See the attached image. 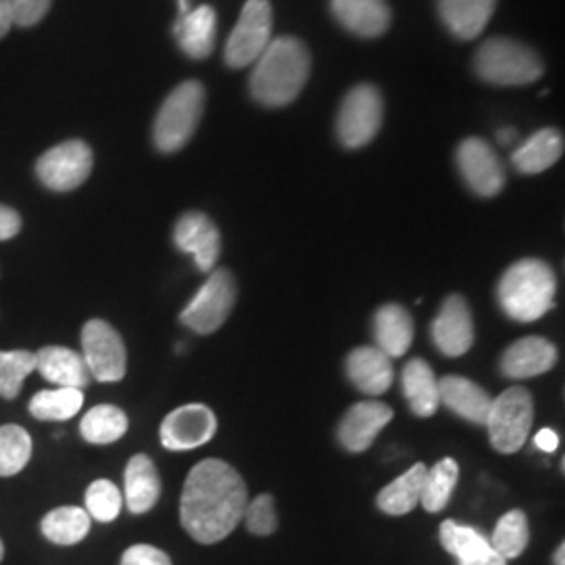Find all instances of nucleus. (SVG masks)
<instances>
[{
  "label": "nucleus",
  "mask_w": 565,
  "mask_h": 565,
  "mask_svg": "<svg viewBox=\"0 0 565 565\" xmlns=\"http://www.w3.org/2000/svg\"><path fill=\"white\" fill-rule=\"evenodd\" d=\"M51 4L53 0H7L13 25H20V28H32L41 23L51 11Z\"/></svg>",
  "instance_id": "58836bf2"
},
{
  "label": "nucleus",
  "mask_w": 565,
  "mask_h": 565,
  "mask_svg": "<svg viewBox=\"0 0 565 565\" xmlns=\"http://www.w3.org/2000/svg\"><path fill=\"white\" fill-rule=\"evenodd\" d=\"M174 36L191 60H205L216 44V11L207 4L191 9L174 21Z\"/></svg>",
  "instance_id": "b1692460"
},
{
  "label": "nucleus",
  "mask_w": 565,
  "mask_h": 565,
  "mask_svg": "<svg viewBox=\"0 0 565 565\" xmlns=\"http://www.w3.org/2000/svg\"><path fill=\"white\" fill-rule=\"evenodd\" d=\"M565 545L562 543V545L557 546V551H555V557H553V564L555 565H565Z\"/></svg>",
  "instance_id": "c03bdc74"
},
{
  "label": "nucleus",
  "mask_w": 565,
  "mask_h": 565,
  "mask_svg": "<svg viewBox=\"0 0 565 565\" xmlns=\"http://www.w3.org/2000/svg\"><path fill=\"white\" fill-rule=\"evenodd\" d=\"M41 530L55 545H78L90 532V515L82 507H57L42 518Z\"/></svg>",
  "instance_id": "c756f323"
},
{
  "label": "nucleus",
  "mask_w": 565,
  "mask_h": 565,
  "mask_svg": "<svg viewBox=\"0 0 565 565\" xmlns=\"http://www.w3.org/2000/svg\"><path fill=\"white\" fill-rule=\"evenodd\" d=\"M431 340L436 348L450 359L463 356L469 352L476 340V331L471 310L463 296L446 298L438 317L431 323Z\"/></svg>",
  "instance_id": "2eb2a0df"
},
{
  "label": "nucleus",
  "mask_w": 565,
  "mask_h": 565,
  "mask_svg": "<svg viewBox=\"0 0 565 565\" xmlns=\"http://www.w3.org/2000/svg\"><path fill=\"white\" fill-rule=\"evenodd\" d=\"M331 11L348 32L363 39L382 36L392 23L385 0H331Z\"/></svg>",
  "instance_id": "aec40b11"
},
{
  "label": "nucleus",
  "mask_w": 565,
  "mask_h": 565,
  "mask_svg": "<svg viewBox=\"0 0 565 565\" xmlns=\"http://www.w3.org/2000/svg\"><path fill=\"white\" fill-rule=\"evenodd\" d=\"M120 565H172V562L158 546L135 545L121 555Z\"/></svg>",
  "instance_id": "ea45409f"
},
{
  "label": "nucleus",
  "mask_w": 565,
  "mask_h": 565,
  "mask_svg": "<svg viewBox=\"0 0 565 565\" xmlns=\"http://www.w3.org/2000/svg\"><path fill=\"white\" fill-rule=\"evenodd\" d=\"M457 166L467 186L480 198H494L505 186V170L482 139H465L457 149Z\"/></svg>",
  "instance_id": "ddd939ff"
},
{
  "label": "nucleus",
  "mask_w": 565,
  "mask_h": 565,
  "mask_svg": "<svg viewBox=\"0 0 565 565\" xmlns=\"http://www.w3.org/2000/svg\"><path fill=\"white\" fill-rule=\"evenodd\" d=\"M237 282L226 268H216L210 273L207 281L186 303L181 312V323L200 335H210L223 327L224 321L235 308Z\"/></svg>",
  "instance_id": "0eeeda50"
},
{
  "label": "nucleus",
  "mask_w": 565,
  "mask_h": 565,
  "mask_svg": "<svg viewBox=\"0 0 565 565\" xmlns=\"http://www.w3.org/2000/svg\"><path fill=\"white\" fill-rule=\"evenodd\" d=\"M513 137H515V130H501L499 132V141L503 142V145L513 141Z\"/></svg>",
  "instance_id": "a18cd8bd"
},
{
  "label": "nucleus",
  "mask_w": 565,
  "mask_h": 565,
  "mask_svg": "<svg viewBox=\"0 0 565 565\" xmlns=\"http://www.w3.org/2000/svg\"><path fill=\"white\" fill-rule=\"evenodd\" d=\"M440 543L459 565H507L484 534L471 525L446 520L440 525Z\"/></svg>",
  "instance_id": "6ab92c4d"
},
{
  "label": "nucleus",
  "mask_w": 565,
  "mask_h": 565,
  "mask_svg": "<svg viewBox=\"0 0 565 565\" xmlns=\"http://www.w3.org/2000/svg\"><path fill=\"white\" fill-rule=\"evenodd\" d=\"M82 359L90 377L102 384H116L126 375V345L120 333L102 319L82 327Z\"/></svg>",
  "instance_id": "9b49d317"
},
{
  "label": "nucleus",
  "mask_w": 565,
  "mask_h": 565,
  "mask_svg": "<svg viewBox=\"0 0 565 565\" xmlns=\"http://www.w3.org/2000/svg\"><path fill=\"white\" fill-rule=\"evenodd\" d=\"M126 431H128V417L114 404L93 406L81 422L82 438L90 445L118 443Z\"/></svg>",
  "instance_id": "7c9ffc66"
},
{
  "label": "nucleus",
  "mask_w": 565,
  "mask_h": 565,
  "mask_svg": "<svg viewBox=\"0 0 565 565\" xmlns=\"http://www.w3.org/2000/svg\"><path fill=\"white\" fill-rule=\"evenodd\" d=\"M84 392L76 387L42 390L30 401V415L39 422H67L81 413Z\"/></svg>",
  "instance_id": "2f4dec72"
},
{
  "label": "nucleus",
  "mask_w": 565,
  "mask_h": 565,
  "mask_svg": "<svg viewBox=\"0 0 565 565\" xmlns=\"http://www.w3.org/2000/svg\"><path fill=\"white\" fill-rule=\"evenodd\" d=\"M345 373L352 385L366 396L385 394L394 384V366L377 345H363L348 354Z\"/></svg>",
  "instance_id": "f3484780"
},
{
  "label": "nucleus",
  "mask_w": 565,
  "mask_h": 565,
  "mask_svg": "<svg viewBox=\"0 0 565 565\" xmlns=\"http://www.w3.org/2000/svg\"><path fill=\"white\" fill-rule=\"evenodd\" d=\"M93 172V149L81 141H63L44 151L36 162V177L49 191L67 193L88 181Z\"/></svg>",
  "instance_id": "1a4fd4ad"
},
{
  "label": "nucleus",
  "mask_w": 565,
  "mask_h": 565,
  "mask_svg": "<svg viewBox=\"0 0 565 565\" xmlns=\"http://www.w3.org/2000/svg\"><path fill=\"white\" fill-rule=\"evenodd\" d=\"M36 371L49 384L57 387H76L82 390L90 384V373L82 354L63 348L46 345L36 352Z\"/></svg>",
  "instance_id": "4be33fe9"
},
{
  "label": "nucleus",
  "mask_w": 565,
  "mask_h": 565,
  "mask_svg": "<svg viewBox=\"0 0 565 565\" xmlns=\"http://www.w3.org/2000/svg\"><path fill=\"white\" fill-rule=\"evenodd\" d=\"M488 541L505 562L520 557L530 543V527L524 511L513 509L505 513Z\"/></svg>",
  "instance_id": "72a5a7b5"
},
{
  "label": "nucleus",
  "mask_w": 565,
  "mask_h": 565,
  "mask_svg": "<svg viewBox=\"0 0 565 565\" xmlns=\"http://www.w3.org/2000/svg\"><path fill=\"white\" fill-rule=\"evenodd\" d=\"M21 231V216L18 210L0 203V242L18 237Z\"/></svg>",
  "instance_id": "a19ab883"
},
{
  "label": "nucleus",
  "mask_w": 565,
  "mask_h": 565,
  "mask_svg": "<svg viewBox=\"0 0 565 565\" xmlns=\"http://www.w3.org/2000/svg\"><path fill=\"white\" fill-rule=\"evenodd\" d=\"M205 105L202 82L179 84L162 103L153 124V142L162 153H177L193 139Z\"/></svg>",
  "instance_id": "20e7f679"
},
{
  "label": "nucleus",
  "mask_w": 565,
  "mask_h": 565,
  "mask_svg": "<svg viewBox=\"0 0 565 565\" xmlns=\"http://www.w3.org/2000/svg\"><path fill=\"white\" fill-rule=\"evenodd\" d=\"M174 245L182 254H191L202 273H212L221 258V233L202 212H186L174 226Z\"/></svg>",
  "instance_id": "4468645a"
},
{
  "label": "nucleus",
  "mask_w": 565,
  "mask_h": 565,
  "mask_svg": "<svg viewBox=\"0 0 565 565\" xmlns=\"http://www.w3.org/2000/svg\"><path fill=\"white\" fill-rule=\"evenodd\" d=\"M564 156V137L555 128H543L534 132L513 153V166L524 174H541Z\"/></svg>",
  "instance_id": "bb28decb"
},
{
  "label": "nucleus",
  "mask_w": 565,
  "mask_h": 565,
  "mask_svg": "<svg viewBox=\"0 0 565 565\" xmlns=\"http://www.w3.org/2000/svg\"><path fill=\"white\" fill-rule=\"evenodd\" d=\"M457 482H459V465H457V461L450 459V457L438 461L425 473L419 505H424L425 511H429V513H440L448 505V501L452 497V490L457 488Z\"/></svg>",
  "instance_id": "473e14b6"
},
{
  "label": "nucleus",
  "mask_w": 565,
  "mask_h": 565,
  "mask_svg": "<svg viewBox=\"0 0 565 565\" xmlns=\"http://www.w3.org/2000/svg\"><path fill=\"white\" fill-rule=\"evenodd\" d=\"M394 411L377 401L356 403L342 419L338 438L348 452H364L375 443L380 431L392 422Z\"/></svg>",
  "instance_id": "dca6fc26"
},
{
  "label": "nucleus",
  "mask_w": 565,
  "mask_h": 565,
  "mask_svg": "<svg viewBox=\"0 0 565 565\" xmlns=\"http://www.w3.org/2000/svg\"><path fill=\"white\" fill-rule=\"evenodd\" d=\"M534 422V401L525 387H507L505 392L492 401L486 427L492 446L503 452L513 455L525 445Z\"/></svg>",
  "instance_id": "423d86ee"
},
{
  "label": "nucleus",
  "mask_w": 565,
  "mask_h": 565,
  "mask_svg": "<svg viewBox=\"0 0 565 565\" xmlns=\"http://www.w3.org/2000/svg\"><path fill=\"white\" fill-rule=\"evenodd\" d=\"M476 74L497 86H524L539 81L545 72L541 57L522 42L509 39L486 41L473 60Z\"/></svg>",
  "instance_id": "39448f33"
},
{
  "label": "nucleus",
  "mask_w": 565,
  "mask_h": 565,
  "mask_svg": "<svg viewBox=\"0 0 565 565\" xmlns=\"http://www.w3.org/2000/svg\"><path fill=\"white\" fill-rule=\"evenodd\" d=\"M534 445L539 446L543 452H555L557 446H559V436L553 431V429H541L534 438Z\"/></svg>",
  "instance_id": "79ce46f5"
},
{
  "label": "nucleus",
  "mask_w": 565,
  "mask_h": 565,
  "mask_svg": "<svg viewBox=\"0 0 565 565\" xmlns=\"http://www.w3.org/2000/svg\"><path fill=\"white\" fill-rule=\"evenodd\" d=\"M273 41V9L266 0H247L239 21L231 32L224 60L231 67H247L256 63Z\"/></svg>",
  "instance_id": "9d476101"
},
{
  "label": "nucleus",
  "mask_w": 565,
  "mask_h": 565,
  "mask_svg": "<svg viewBox=\"0 0 565 565\" xmlns=\"http://www.w3.org/2000/svg\"><path fill=\"white\" fill-rule=\"evenodd\" d=\"M310 76V55L303 42L291 36L270 41L249 78L254 99L266 107H282L302 93Z\"/></svg>",
  "instance_id": "f03ea898"
},
{
  "label": "nucleus",
  "mask_w": 565,
  "mask_h": 565,
  "mask_svg": "<svg viewBox=\"0 0 565 565\" xmlns=\"http://www.w3.org/2000/svg\"><path fill=\"white\" fill-rule=\"evenodd\" d=\"M86 513L103 524L114 522L121 511V492L109 480H97L86 490Z\"/></svg>",
  "instance_id": "e433bc0d"
},
{
  "label": "nucleus",
  "mask_w": 565,
  "mask_h": 565,
  "mask_svg": "<svg viewBox=\"0 0 565 565\" xmlns=\"http://www.w3.org/2000/svg\"><path fill=\"white\" fill-rule=\"evenodd\" d=\"M440 404L448 411L463 417L469 424L484 425L488 411H490V396L486 394L482 385L473 384L471 380L448 375L438 382Z\"/></svg>",
  "instance_id": "5701e85b"
},
{
  "label": "nucleus",
  "mask_w": 565,
  "mask_h": 565,
  "mask_svg": "<svg viewBox=\"0 0 565 565\" xmlns=\"http://www.w3.org/2000/svg\"><path fill=\"white\" fill-rule=\"evenodd\" d=\"M555 363L557 348L545 338L527 335L507 348L501 359V371L511 380H530L551 371Z\"/></svg>",
  "instance_id": "a211bd4d"
},
{
  "label": "nucleus",
  "mask_w": 565,
  "mask_h": 565,
  "mask_svg": "<svg viewBox=\"0 0 565 565\" xmlns=\"http://www.w3.org/2000/svg\"><path fill=\"white\" fill-rule=\"evenodd\" d=\"M247 503L239 471L221 459H205L189 471L182 488V527L202 545L221 543L239 525Z\"/></svg>",
  "instance_id": "f257e3e1"
},
{
  "label": "nucleus",
  "mask_w": 565,
  "mask_h": 565,
  "mask_svg": "<svg viewBox=\"0 0 565 565\" xmlns=\"http://www.w3.org/2000/svg\"><path fill=\"white\" fill-rule=\"evenodd\" d=\"M494 4L497 0H438V11L457 39L471 41L484 32Z\"/></svg>",
  "instance_id": "a878e982"
},
{
  "label": "nucleus",
  "mask_w": 565,
  "mask_h": 565,
  "mask_svg": "<svg viewBox=\"0 0 565 565\" xmlns=\"http://www.w3.org/2000/svg\"><path fill=\"white\" fill-rule=\"evenodd\" d=\"M11 28H13L11 11L7 7V0H0V41L11 32Z\"/></svg>",
  "instance_id": "37998d69"
},
{
  "label": "nucleus",
  "mask_w": 565,
  "mask_h": 565,
  "mask_svg": "<svg viewBox=\"0 0 565 565\" xmlns=\"http://www.w3.org/2000/svg\"><path fill=\"white\" fill-rule=\"evenodd\" d=\"M162 480L156 463L147 455H135L124 473V499L130 513L141 515L160 501Z\"/></svg>",
  "instance_id": "412c9836"
},
{
  "label": "nucleus",
  "mask_w": 565,
  "mask_h": 565,
  "mask_svg": "<svg viewBox=\"0 0 565 565\" xmlns=\"http://www.w3.org/2000/svg\"><path fill=\"white\" fill-rule=\"evenodd\" d=\"M243 522L247 530L256 536H268L277 530L279 520H277V509H275V499L270 494H260L252 503L245 505L243 511Z\"/></svg>",
  "instance_id": "4c0bfd02"
},
{
  "label": "nucleus",
  "mask_w": 565,
  "mask_h": 565,
  "mask_svg": "<svg viewBox=\"0 0 565 565\" xmlns=\"http://www.w3.org/2000/svg\"><path fill=\"white\" fill-rule=\"evenodd\" d=\"M373 331H375V342L377 348L390 359H401L415 335V324L408 310L401 303H385L373 319Z\"/></svg>",
  "instance_id": "393cba45"
},
{
  "label": "nucleus",
  "mask_w": 565,
  "mask_h": 565,
  "mask_svg": "<svg viewBox=\"0 0 565 565\" xmlns=\"http://www.w3.org/2000/svg\"><path fill=\"white\" fill-rule=\"evenodd\" d=\"M36 371V354L28 350H0V398L13 401L30 373Z\"/></svg>",
  "instance_id": "c9c22d12"
},
{
  "label": "nucleus",
  "mask_w": 565,
  "mask_h": 565,
  "mask_svg": "<svg viewBox=\"0 0 565 565\" xmlns=\"http://www.w3.org/2000/svg\"><path fill=\"white\" fill-rule=\"evenodd\" d=\"M218 429L214 411L205 404H182L174 408L160 427V440L166 450L182 452L207 445Z\"/></svg>",
  "instance_id": "f8f14e48"
},
{
  "label": "nucleus",
  "mask_w": 565,
  "mask_h": 565,
  "mask_svg": "<svg viewBox=\"0 0 565 565\" xmlns=\"http://www.w3.org/2000/svg\"><path fill=\"white\" fill-rule=\"evenodd\" d=\"M403 392L417 417H431L440 406L438 380L424 359H413L404 366Z\"/></svg>",
  "instance_id": "cd10ccee"
},
{
  "label": "nucleus",
  "mask_w": 565,
  "mask_h": 565,
  "mask_svg": "<svg viewBox=\"0 0 565 565\" xmlns=\"http://www.w3.org/2000/svg\"><path fill=\"white\" fill-rule=\"evenodd\" d=\"M425 473L427 467L424 463L413 465L401 478L382 488V492L377 494V507L387 515L411 513L422 501Z\"/></svg>",
  "instance_id": "c85d7f7f"
},
{
  "label": "nucleus",
  "mask_w": 565,
  "mask_h": 565,
  "mask_svg": "<svg viewBox=\"0 0 565 565\" xmlns=\"http://www.w3.org/2000/svg\"><path fill=\"white\" fill-rule=\"evenodd\" d=\"M2 557H4V545H2V541H0V562H2Z\"/></svg>",
  "instance_id": "49530a36"
},
{
  "label": "nucleus",
  "mask_w": 565,
  "mask_h": 565,
  "mask_svg": "<svg viewBox=\"0 0 565 565\" xmlns=\"http://www.w3.org/2000/svg\"><path fill=\"white\" fill-rule=\"evenodd\" d=\"M384 120V102L375 86L361 84L352 88L338 116V137L348 149H361L373 141Z\"/></svg>",
  "instance_id": "6e6552de"
},
{
  "label": "nucleus",
  "mask_w": 565,
  "mask_h": 565,
  "mask_svg": "<svg viewBox=\"0 0 565 565\" xmlns=\"http://www.w3.org/2000/svg\"><path fill=\"white\" fill-rule=\"evenodd\" d=\"M557 277L543 260L525 258L509 266L501 277L497 296L509 319L534 323L555 306Z\"/></svg>",
  "instance_id": "7ed1b4c3"
},
{
  "label": "nucleus",
  "mask_w": 565,
  "mask_h": 565,
  "mask_svg": "<svg viewBox=\"0 0 565 565\" xmlns=\"http://www.w3.org/2000/svg\"><path fill=\"white\" fill-rule=\"evenodd\" d=\"M32 457V438L21 425H0V478L23 471Z\"/></svg>",
  "instance_id": "f704fd0d"
}]
</instances>
